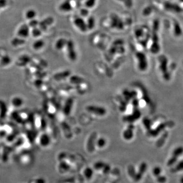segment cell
I'll return each mask as SVG.
<instances>
[{
    "mask_svg": "<svg viewBox=\"0 0 183 183\" xmlns=\"http://www.w3.org/2000/svg\"><path fill=\"white\" fill-rule=\"evenodd\" d=\"M159 68L161 72V75L163 79L169 82L172 80L173 76L176 74L177 70V65L176 63L169 62V60L165 56L162 58L161 61Z\"/></svg>",
    "mask_w": 183,
    "mask_h": 183,
    "instance_id": "obj_1",
    "label": "cell"
},
{
    "mask_svg": "<svg viewBox=\"0 0 183 183\" xmlns=\"http://www.w3.org/2000/svg\"><path fill=\"white\" fill-rule=\"evenodd\" d=\"M180 1L181 3H182V4H183V0H180Z\"/></svg>",
    "mask_w": 183,
    "mask_h": 183,
    "instance_id": "obj_2",
    "label": "cell"
},
{
    "mask_svg": "<svg viewBox=\"0 0 183 183\" xmlns=\"http://www.w3.org/2000/svg\"><path fill=\"white\" fill-rule=\"evenodd\" d=\"M182 67H183V63H182Z\"/></svg>",
    "mask_w": 183,
    "mask_h": 183,
    "instance_id": "obj_3",
    "label": "cell"
}]
</instances>
